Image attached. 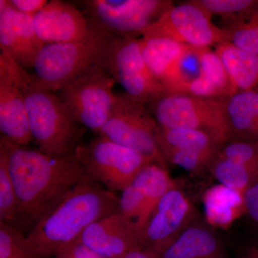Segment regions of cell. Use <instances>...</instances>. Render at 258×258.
<instances>
[{"label": "cell", "instance_id": "cell-27", "mask_svg": "<svg viewBox=\"0 0 258 258\" xmlns=\"http://www.w3.org/2000/svg\"><path fill=\"white\" fill-rule=\"evenodd\" d=\"M18 202L13 179L8 167V155L0 145V221L8 222L16 220Z\"/></svg>", "mask_w": 258, "mask_h": 258}, {"label": "cell", "instance_id": "cell-28", "mask_svg": "<svg viewBox=\"0 0 258 258\" xmlns=\"http://www.w3.org/2000/svg\"><path fill=\"white\" fill-rule=\"evenodd\" d=\"M0 258H37L35 250L18 227L0 221Z\"/></svg>", "mask_w": 258, "mask_h": 258}, {"label": "cell", "instance_id": "cell-9", "mask_svg": "<svg viewBox=\"0 0 258 258\" xmlns=\"http://www.w3.org/2000/svg\"><path fill=\"white\" fill-rule=\"evenodd\" d=\"M115 83L106 69L93 68L60 90V97L76 120L98 135L111 114Z\"/></svg>", "mask_w": 258, "mask_h": 258}, {"label": "cell", "instance_id": "cell-34", "mask_svg": "<svg viewBox=\"0 0 258 258\" xmlns=\"http://www.w3.org/2000/svg\"><path fill=\"white\" fill-rule=\"evenodd\" d=\"M66 249H69L75 258H103L92 249L88 248L86 245L81 243L79 240Z\"/></svg>", "mask_w": 258, "mask_h": 258}, {"label": "cell", "instance_id": "cell-23", "mask_svg": "<svg viewBox=\"0 0 258 258\" xmlns=\"http://www.w3.org/2000/svg\"><path fill=\"white\" fill-rule=\"evenodd\" d=\"M157 140L159 146H169L203 158L212 164L225 146L209 134L192 129H163L159 127Z\"/></svg>", "mask_w": 258, "mask_h": 258}, {"label": "cell", "instance_id": "cell-15", "mask_svg": "<svg viewBox=\"0 0 258 258\" xmlns=\"http://www.w3.org/2000/svg\"><path fill=\"white\" fill-rule=\"evenodd\" d=\"M79 240L103 258H125L135 251H142L135 223L121 212L93 222Z\"/></svg>", "mask_w": 258, "mask_h": 258}, {"label": "cell", "instance_id": "cell-5", "mask_svg": "<svg viewBox=\"0 0 258 258\" xmlns=\"http://www.w3.org/2000/svg\"><path fill=\"white\" fill-rule=\"evenodd\" d=\"M163 129L200 131L225 144L234 142L227 112V98L166 93L150 103Z\"/></svg>", "mask_w": 258, "mask_h": 258}, {"label": "cell", "instance_id": "cell-16", "mask_svg": "<svg viewBox=\"0 0 258 258\" xmlns=\"http://www.w3.org/2000/svg\"><path fill=\"white\" fill-rule=\"evenodd\" d=\"M46 45L37 35L33 17L17 11L8 0H0V48L25 70L34 69Z\"/></svg>", "mask_w": 258, "mask_h": 258}, {"label": "cell", "instance_id": "cell-4", "mask_svg": "<svg viewBox=\"0 0 258 258\" xmlns=\"http://www.w3.org/2000/svg\"><path fill=\"white\" fill-rule=\"evenodd\" d=\"M90 26L89 32L82 40L47 44L42 49L32 74L37 84L53 92L60 91L93 68L106 69L108 52L115 35Z\"/></svg>", "mask_w": 258, "mask_h": 258}, {"label": "cell", "instance_id": "cell-33", "mask_svg": "<svg viewBox=\"0 0 258 258\" xmlns=\"http://www.w3.org/2000/svg\"><path fill=\"white\" fill-rule=\"evenodd\" d=\"M17 11L34 17L48 3L46 0H10Z\"/></svg>", "mask_w": 258, "mask_h": 258}, {"label": "cell", "instance_id": "cell-31", "mask_svg": "<svg viewBox=\"0 0 258 258\" xmlns=\"http://www.w3.org/2000/svg\"><path fill=\"white\" fill-rule=\"evenodd\" d=\"M225 29L230 33L229 42L244 52L258 55V32L245 20L242 19Z\"/></svg>", "mask_w": 258, "mask_h": 258}, {"label": "cell", "instance_id": "cell-29", "mask_svg": "<svg viewBox=\"0 0 258 258\" xmlns=\"http://www.w3.org/2000/svg\"><path fill=\"white\" fill-rule=\"evenodd\" d=\"M210 17L220 15L232 19V23L258 7V0H193Z\"/></svg>", "mask_w": 258, "mask_h": 258}, {"label": "cell", "instance_id": "cell-26", "mask_svg": "<svg viewBox=\"0 0 258 258\" xmlns=\"http://www.w3.org/2000/svg\"><path fill=\"white\" fill-rule=\"evenodd\" d=\"M210 171L220 184L242 195L246 189L258 182V166L245 165L217 157Z\"/></svg>", "mask_w": 258, "mask_h": 258}, {"label": "cell", "instance_id": "cell-10", "mask_svg": "<svg viewBox=\"0 0 258 258\" xmlns=\"http://www.w3.org/2000/svg\"><path fill=\"white\" fill-rule=\"evenodd\" d=\"M106 70L131 99L146 106L164 93L165 88L148 68L139 40L115 36L108 52Z\"/></svg>", "mask_w": 258, "mask_h": 258}, {"label": "cell", "instance_id": "cell-22", "mask_svg": "<svg viewBox=\"0 0 258 258\" xmlns=\"http://www.w3.org/2000/svg\"><path fill=\"white\" fill-rule=\"evenodd\" d=\"M203 204L208 221L220 228H228L245 213L242 194L221 184L205 191Z\"/></svg>", "mask_w": 258, "mask_h": 258}, {"label": "cell", "instance_id": "cell-14", "mask_svg": "<svg viewBox=\"0 0 258 258\" xmlns=\"http://www.w3.org/2000/svg\"><path fill=\"white\" fill-rule=\"evenodd\" d=\"M16 62L5 51L0 52V130L18 146L32 140L25 96L17 76Z\"/></svg>", "mask_w": 258, "mask_h": 258}, {"label": "cell", "instance_id": "cell-12", "mask_svg": "<svg viewBox=\"0 0 258 258\" xmlns=\"http://www.w3.org/2000/svg\"><path fill=\"white\" fill-rule=\"evenodd\" d=\"M192 207L178 187L161 199L140 237L142 251L150 258H159L181 232L187 228Z\"/></svg>", "mask_w": 258, "mask_h": 258}, {"label": "cell", "instance_id": "cell-6", "mask_svg": "<svg viewBox=\"0 0 258 258\" xmlns=\"http://www.w3.org/2000/svg\"><path fill=\"white\" fill-rule=\"evenodd\" d=\"M74 154L91 181L109 191H123L152 161L133 149L98 136L88 145L78 146Z\"/></svg>", "mask_w": 258, "mask_h": 258}, {"label": "cell", "instance_id": "cell-18", "mask_svg": "<svg viewBox=\"0 0 258 258\" xmlns=\"http://www.w3.org/2000/svg\"><path fill=\"white\" fill-rule=\"evenodd\" d=\"M201 72L183 94L212 98H228L237 93L221 59L210 47L202 48Z\"/></svg>", "mask_w": 258, "mask_h": 258}, {"label": "cell", "instance_id": "cell-37", "mask_svg": "<svg viewBox=\"0 0 258 258\" xmlns=\"http://www.w3.org/2000/svg\"><path fill=\"white\" fill-rule=\"evenodd\" d=\"M55 258H75L69 249H66L56 254Z\"/></svg>", "mask_w": 258, "mask_h": 258}, {"label": "cell", "instance_id": "cell-13", "mask_svg": "<svg viewBox=\"0 0 258 258\" xmlns=\"http://www.w3.org/2000/svg\"><path fill=\"white\" fill-rule=\"evenodd\" d=\"M174 187L167 169L151 163L121 191L120 212L135 223L140 237L161 199Z\"/></svg>", "mask_w": 258, "mask_h": 258}, {"label": "cell", "instance_id": "cell-1", "mask_svg": "<svg viewBox=\"0 0 258 258\" xmlns=\"http://www.w3.org/2000/svg\"><path fill=\"white\" fill-rule=\"evenodd\" d=\"M0 145L6 150L18 198L16 220L23 225L34 228L71 190L90 181L74 153L50 156L17 145L2 135Z\"/></svg>", "mask_w": 258, "mask_h": 258}, {"label": "cell", "instance_id": "cell-3", "mask_svg": "<svg viewBox=\"0 0 258 258\" xmlns=\"http://www.w3.org/2000/svg\"><path fill=\"white\" fill-rule=\"evenodd\" d=\"M17 76L25 96L32 140L50 156L73 154L83 134L81 123L55 92L35 83L32 75L18 64Z\"/></svg>", "mask_w": 258, "mask_h": 258}, {"label": "cell", "instance_id": "cell-20", "mask_svg": "<svg viewBox=\"0 0 258 258\" xmlns=\"http://www.w3.org/2000/svg\"><path fill=\"white\" fill-rule=\"evenodd\" d=\"M227 112L235 141L258 142V91H239L229 97Z\"/></svg>", "mask_w": 258, "mask_h": 258}, {"label": "cell", "instance_id": "cell-8", "mask_svg": "<svg viewBox=\"0 0 258 258\" xmlns=\"http://www.w3.org/2000/svg\"><path fill=\"white\" fill-rule=\"evenodd\" d=\"M88 23L115 36H143L161 15L174 6L166 0H88L83 1Z\"/></svg>", "mask_w": 258, "mask_h": 258}, {"label": "cell", "instance_id": "cell-32", "mask_svg": "<svg viewBox=\"0 0 258 258\" xmlns=\"http://www.w3.org/2000/svg\"><path fill=\"white\" fill-rule=\"evenodd\" d=\"M242 197L245 213L258 224V182L246 189Z\"/></svg>", "mask_w": 258, "mask_h": 258}, {"label": "cell", "instance_id": "cell-19", "mask_svg": "<svg viewBox=\"0 0 258 258\" xmlns=\"http://www.w3.org/2000/svg\"><path fill=\"white\" fill-rule=\"evenodd\" d=\"M159 258H225L220 241L201 226L185 229Z\"/></svg>", "mask_w": 258, "mask_h": 258}, {"label": "cell", "instance_id": "cell-11", "mask_svg": "<svg viewBox=\"0 0 258 258\" xmlns=\"http://www.w3.org/2000/svg\"><path fill=\"white\" fill-rule=\"evenodd\" d=\"M211 18L193 1L174 5L146 30L143 36L168 37L198 48L229 42L228 30L217 28Z\"/></svg>", "mask_w": 258, "mask_h": 258}, {"label": "cell", "instance_id": "cell-30", "mask_svg": "<svg viewBox=\"0 0 258 258\" xmlns=\"http://www.w3.org/2000/svg\"><path fill=\"white\" fill-rule=\"evenodd\" d=\"M217 157L245 165L258 166V142H229L222 147Z\"/></svg>", "mask_w": 258, "mask_h": 258}, {"label": "cell", "instance_id": "cell-36", "mask_svg": "<svg viewBox=\"0 0 258 258\" xmlns=\"http://www.w3.org/2000/svg\"><path fill=\"white\" fill-rule=\"evenodd\" d=\"M241 258H258V244L249 247L244 251Z\"/></svg>", "mask_w": 258, "mask_h": 258}, {"label": "cell", "instance_id": "cell-35", "mask_svg": "<svg viewBox=\"0 0 258 258\" xmlns=\"http://www.w3.org/2000/svg\"><path fill=\"white\" fill-rule=\"evenodd\" d=\"M242 19L245 20L247 23L249 24L252 28L255 29L258 32V7L255 9L249 12L247 15H244Z\"/></svg>", "mask_w": 258, "mask_h": 258}, {"label": "cell", "instance_id": "cell-24", "mask_svg": "<svg viewBox=\"0 0 258 258\" xmlns=\"http://www.w3.org/2000/svg\"><path fill=\"white\" fill-rule=\"evenodd\" d=\"M139 42L148 68L161 83L171 66L191 47L161 36H142Z\"/></svg>", "mask_w": 258, "mask_h": 258}, {"label": "cell", "instance_id": "cell-25", "mask_svg": "<svg viewBox=\"0 0 258 258\" xmlns=\"http://www.w3.org/2000/svg\"><path fill=\"white\" fill-rule=\"evenodd\" d=\"M201 50L190 47L171 66L161 81L166 93L183 94L187 86L198 79L201 72Z\"/></svg>", "mask_w": 258, "mask_h": 258}, {"label": "cell", "instance_id": "cell-21", "mask_svg": "<svg viewBox=\"0 0 258 258\" xmlns=\"http://www.w3.org/2000/svg\"><path fill=\"white\" fill-rule=\"evenodd\" d=\"M215 52L237 92L258 91V55L244 52L229 42L218 44Z\"/></svg>", "mask_w": 258, "mask_h": 258}, {"label": "cell", "instance_id": "cell-2", "mask_svg": "<svg viewBox=\"0 0 258 258\" xmlns=\"http://www.w3.org/2000/svg\"><path fill=\"white\" fill-rule=\"evenodd\" d=\"M117 212L120 198L90 180L71 190L27 237L37 258H52L77 242L88 226Z\"/></svg>", "mask_w": 258, "mask_h": 258}, {"label": "cell", "instance_id": "cell-17", "mask_svg": "<svg viewBox=\"0 0 258 258\" xmlns=\"http://www.w3.org/2000/svg\"><path fill=\"white\" fill-rule=\"evenodd\" d=\"M37 35L47 44L82 40L91 26L83 13L72 5L52 0L33 17Z\"/></svg>", "mask_w": 258, "mask_h": 258}, {"label": "cell", "instance_id": "cell-7", "mask_svg": "<svg viewBox=\"0 0 258 258\" xmlns=\"http://www.w3.org/2000/svg\"><path fill=\"white\" fill-rule=\"evenodd\" d=\"M159 125L146 106L124 94H115L108 120L98 136L137 151L163 167L166 160L158 144Z\"/></svg>", "mask_w": 258, "mask_h": 258}]
</instances>
